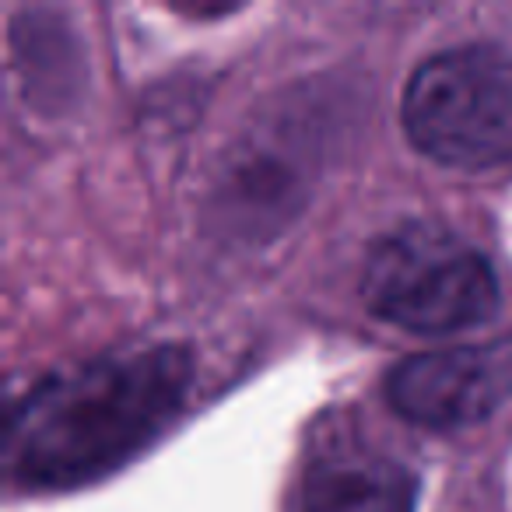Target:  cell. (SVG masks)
<instances>
[{
	"instance_id": "cell-2",
	"label": "cell",
	"mask_w": 512,
	"mask_h": 512,
	"mask_svg": "<svg viewBox=\"0 0 512 512\" xmlns=\"http://www.w3.org/2000/svg\"><path fill=\"white\" fill-rule=\"evenodd\" d=\"M362 299L411 334H456L491 320L498 278L488 256L435 225H400L369 246Z\"/></svg>"
},
{
	"instance_id": "cell-1",
	"label": "cell",
	"mask_w": 512,
	"mask_h": 512,
	"mask_svg": "<svg viewBox=\"0 0 512 512\" xmlns=\"http://www.w3.org/2000/svg\"><path fill=\"white\" fill-rule=\"evenodd\" d=\"M190 379L186 344H148L50 379L8 425L11 477L29 491H71L127 467L176 421Z\"/></svg>"
},
{
	"instance_id": "cell-4",
	"label": "cell",
	"mask_w": 512,
	"mask_h": 512,
	"mask_svg": "<svg viewBox=\"0 0 512 512\" xmlns=\"http://www.w3.org/2000/svg\"><path fill=\"white\" fill-rule=\"evenodd\" d=\"M386 397L411 425H477L512 397V337L404 358L386 376Z\"/></svg>"
},
{
	"instance_id": "cell-5",
	"label": "cell",
	"mask_w": 512,
	"mask_h": 512,
	"mask_svg": "<svg viewBox=\"0 0 512 512\" xmlns=\"http://www.w3.org/2000/svg\"><path fill=\"white\" fill-rule=\"evenodd\" d=\"M418 477L386 456L330 460L309 474L302 512H414Z\"/></svg>"
},
{
	"instance_id": "cell-3",
	"label": "cell",
	"mask_w": 512,
	"mask_h": 512,
	"mask_svg": "<svg viewBox=\"0 0 512 512\" xmlns=\"http://www.w3.org/2000/svg\"><path fill=\"white\" fill-rule=\"evenodd\" d=\"M400 116L414 148L439 165L512 162V57L495 46L435 53L407 81Z\"/></svg>"
}]
</instances>
